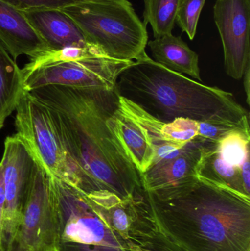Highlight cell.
I'll use <instances>...</instances> for the list:
<instances>
[{"label": "cell", "instance_id": "cell-1", "mask_svg": "<svg viewBox=\"0 0 250 251\" xmlns=\"http://www.w3.org/2000/svg\"><path fill=\"white\" fill-rule=\"evenodd\" d=\"M27 92L49 110L70 156L86 177L88 194L145 197L141 174L110 125L118 106L115 89L51 85Z\"/></svg>", "mask_w": 250, "mask_h": 251}, {"label": "cell", "instance_id": "cell-2", "mask_svg": "<svg viewBox=\"0 0 250 251\" xmlns=\"http://www.w3.org/2000/svg\"><path fill=\"white\" fill-rule=\"evenodd\" d=\"M145 196L159 229L185 251H250V198L198 177Z\"/></svg>", "mask_w": 250, "mask_h": 251}, {"label": "cell", "instance_id": "cell-3", "mask_svg": "<svg viewBox=\"0 0 250 251\" xmlns=\"http://www.w3.org/2000/svg\"><path fill=\"white\" fill-rule=\"evenodd\" d=\"M115 91L164 123L182 118L250 130L249 113L233 94L169 70L147 53L120 74Z\"/></svg>", "mask_w": 250, "mask_h": 251}, {"label": "cell", "instance_id": "cell-4", "mask_svg": "<svg viewBox=\"0 0 250 251\" xmlns=\"http://www.w3.org/2000/svg\"><path fill=\"white\" fill-rule=\"evenodd\" d=\"M91 45L107 57L135 61L148 44L147 26L129 0H76L62 7Z\"/></svg>", "mask_w": 250, "mask_h": 251}, {"label": "cell", "instance_id": "cell-5", "mask_svg": "<svg viewBox=\"0 0 250 251\" xmlns=\"http://www.w3.org/2000/svg\"><path fill=\"white\" fill-rule=\"evenodd\" d=\"M15 110L16 134L32 152L37 163L51 176L88 194L86 177L70 156L48 107L24 91Z\"/></svg>", "mask_w": 250, "mask_h": 251}, {"label": "cell", "instance_id": "cell-6", "mask_svg": "<svg viewBox=\"0 0 250 251\" xmlns=\"http://www.w3.org/2000/svg\"><path fill=\"white\" fill-rule=\"evenodd\" d=\"M51 186L57 251H127V244L100 218L83 193L51 176Z\"/></svg>", "mask_w": 250, "mask_h": 251}, {"label": "cell", "instance_id": "cell-7", "mask_svg": "<svg viewBox=\"0 0 250 251\" xmlns=\"http://www.w3.org/2000/svg\"><path fill=\"white\" fill-rule=\"evenodd\" d=\"M56 240L51 176L36 162L29 196L7 251H53Z\"/></svg>", "mask_w": 250, "mask_h": 251}, {"label": "cell", "instance_id": "cell-8", "mask_svg": "<svg viewBox=\"0 0 250 251\" xmlns=\"http://www.w3.org/2000/svg\"><path fill=\"white\" fill-rule=\"evenodd\" d=\"M133 63L101 55L48 65L23 75V87L26 91L51 85L113 91L120 74Z\"/></svg>", "mask_w": 250, "mask_h": 251}, {"label": "cell", "instance_id": "cell-9", "mask_svg": "<svg viewBox=\"0 0 250 251\" xmlns=\"http://www.w3.org/2000/svg\"><path fill=\"white\" fill-rule=\"evenodd\" d=\"M0 164L5 194L1 243L7 251L29 196L36 161L24 142L16 134L6 138Z\"/></svg>", "mask_w": 250, "mask_h": 251}, {"label": "cell", "instance_id": "cell-10", "mask_svg": "<svg viewBox=\"0 0 250 251\" xmlns=\"http://www.w3.org/2000/svg\"><path fill=\"white\" fill-rule=\"evenodd\" d=\"M214 18L223 43L226 73L241 79L250 66V0H217Z\"/></svg>", "mask_w": 250, "mask_h": 251}, {"label": "cell", "instance_id": "cell-11", "mask_svg": "<svg viewBox=\"0 0 250 251\" xmlns=\"http://www.w3.org/2000/svg\"><path fill=\"white\" fill-rule=\"evenodd\" d=\"M118 108L145 131L155 151L170 143L186 144L197 139L218 143L229 131L236 128L182 118L164 123L120 96H118Z\"/></svg>", "mask_w": 250, "mask_h": 251}, {"label": "cell", "instance_id": "cell-12", "mask_svg": "<svg viewBox=\"0 0 250 251\" xmlns=\"http://www.w3.org/2000/svg\"><path fill=\"white\" fill-rule=\"evenodd\" d=\"M84 195L100 218L127 246L157 228L146 196L121 199L109 192Z\"/></svg>", "mask_w": 250, "mask_h": 251}, {"label": "cell", "instance_id": "cell-13", "mask_svg": "<svg viewBox=\"0 0 250 251\" xmlns=\"http://www.w3.org/2000/svg\"><path fill=\"white\" fill-rule=\"evenodd\" d=\"M209 140L197 139L189 142L179 156L151 166L141 174L145 191L176 187L198 178V164Z\"/></svg>", "mask_w": 250, "mask_h": 251}, {"label": "cell", "instance_id": "cell-14", "mask_svg": "<svg viewBox=\"0 0 250 251\" xmlns=\"http://www.w3.org/2000/svg\"><path fill=\"white\" fill-rule=\"evenodd\" d=\"M0 44L17 60L21 55L35 58L48 50L23 11L0 0Z\"/></svg>", "mask_w": 250, "mask_h": 251}, {"label": "cell", "instance_id": "cell-15", "mask_svg": "<svg viewBox=\"0 0 250 251\" xmlns=\"http://www.w3.org/2000/svg\"><path fill=\"white\" fill-rule=\"evenodd\" d=\"M23 13L48 50L92 46L87 42L75 22L60 9H33Z\"/></svg>", "mask_w": 250, "mask_h": 251}, {"label": "cell", "instance_id": "cell-16", "mask_svg": "<svg viewBox=\"0 0 250 251\" xmlns=\"http://www.w3.org/2000/svg\"><path fill=\"white\" fill-rule=\"evenodd\" d=\"M152 60L169 70L201 82L199 57L180 36L164 35L148 42Z\"/></svg>", "mask_w": 250, "mask_h": 251}, {"label": "cell", "instance_id": "cell-17", "mask_svg": "<svg viewBox=\"0 0 250 251\" xmlns=\"http://www.w3.org/2000/svg\"><path fill=\"white\" fill-rule=\"evenodd\" d=\"M110 125L139 174L146 172L154 163L155 151L145 131L119 110L110 119Z\"/></svg>", "mask_w": 250, "mask_h": 251}, {"label": "cell", "instance_id": "cell-18", "mask_svg": "<svg viewBox=\"0 0 250 251\" xmlns=\"http://www.w3.org/2000/svg\"><path fill=\"white\" fill-rule=\"evenodd\" d=\"M217 144L212 142L204 151L197 170L198 178L250 198L242 181L241 167L227 165L219 153Z\"/></svg>", "mask_w": 250, "mask_h": 251}, {"label": "cell", "instance_id": "cell-19", "mask_svg": "<svg viewBox=\"0 0 250 251\" xmlns=\"http://www.w3.org/2000/svg\"><path fill=\"white\" fill-rule=\"evenodd\" d=\"M24 91L22 69L0 44V129Z\"/></svg>", "mask_w": 250, "mask_h": 251}, {"label": "cell", "instance_id": "cell-20", "mask_svg": "<svg viewBox=\"0 0 250 251\" xmlns=\"http://www.w3.org/2000/svg\"><path fill=\"white\" fill-rule=\"evenodd\" d=\"M183 0H144L143 23L150 24L154 38L171 35Z\"/></svg>", "mask_w": 250, "mask_h": 251}, {"label": "cell", "instance_id": "cell-21", "mask_svg": "<svg viewBox=\"0 0 250 251\" xmlns=\"http://www.w3.org/2000/svg\"><path fill=\"white\" fill-rule=\"evenodd\" d=\"M250 130L235 128L218 142L217 149L227 165L239 168L250 156Z\"/></svg>", "mask_w": 250, "mask_h": 251}, {"label": "cell", "instance_id": "cell-22", "mask_svg": "<svg viewBox=\"0 0 250 251\" xmlns=\"http://www.w3.org/2000/svg\"><path fill=\"white\" fill-rule=\"evenodd\" d=\"M127 251H185L158 227L128 245Z\"/></svg>", "mask_w": 250, "mask_h": 251}, {"label": "cell", "instance_id": "cell-23", "mask_svg": "<svg viewBox=\"0 0 250 251\" xmlns=\"http://www.w3.org/2000/svg\"><path fill=\"white\" fill-rule=\"evenodd\" d=\"M205 2V0H183L179 7L176 24L190 40H193L196 35L198 21Z\"/></svg>", "mask_w": 250, "mask_h": 251}, {"label": "cell", "instance_id": "cell-24", "mask_svg": "<svg viewBox=\"0 0 250 251\" xmlns=\"http://www.w3.org/2000/svg\"><path fill=\"white\" fill-rule=\"evenodd\" d=\"M16 8L25 11L33 9H61L76 0H3Z\"/></svg>", "mask_w": 250, "mask_h": 251}, {"label": "cell", "instance_id": "cell-25", "mask_svg": "<svg viewBox=\"0 0 250 251\" xmlns=\"http://www.w3.org/2000/svg\"><path fill=\"white\" fill-rule=\"evenodd\" d=\"M5 194H4V178H3L2 165L0 164V243L2 237L3 217H4ZM2 244V243H1Z\"/></svg>", "mask_w": 250, "mask_h": 251}, {"label": "cell", "instance_id": "cell-26", "mask_svg": "<svg viewBox=\"0 0 250 251\" xmlns=\"http://www.w3.org/2000/svg\"><path fill=\"white\" fill-rule=\"evenodd\" d=\"M241 174L242 181L247 193L250 195V156L247 157L244 163L241 166Z\"/></svg>", "mask_w": 250, "mask_h": 251}, {"label": "cell", "instance_id": "cell-27", "mask_svg": "<svg viewBox=\"0 0 250 251\" xmlns=\"http://www.w3.org/2000/svg\"><path fill=\"white\" fill-rule=\"evenodd\" d=\"M244 77V88H245V94L247 96V103L248 105H250V66L247 68L245 70V75L243 76Z\"/></svg>", "mask_w": 250, "mask_h": 251}, {"label": "cell", "instance_id": "cell-28", "mask_svg": "<svg viewBox=\"0 0 250 251\" xmlns=\"http://www.w3.org/2000/svg\"><path fill=\"white\" fill-rule=\"evenodd\" d=\"M0 251H6L1 243H0Z\"/></svg>", "mask_w": 250, "mask_h": 251}, {"label": "cell", "instance_id": "cell-29", "mask_svg": "<svg viewBox=\"0 0 250 251\" xmlns=\"http://www.w3.org/2000/svg\"><path fill=\"white\" fill-rule=\"evenodd\" d=\"M57 251V249H55V250H54V251Z\"/></svg>", "mask_w": 250, "mask_h": 251}]
</instances>
